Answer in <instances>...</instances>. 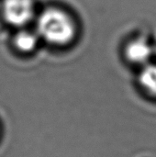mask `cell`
I'll return each instance as SVG.
<instances>
[{"mask_svg": "<svg viewBox=\"0 0 156 157\" xmlns=\"http://www.w3.org/2000/svg\"><path fill=\"white\" fill-rule=\"evenodd\" d=\"M38 30L48 42L55 45L69 43L74 36V25L70 17L62 10H45L38 20Z\"/></svg>", "mask_w": 156, "mask_h": 157, "instance_id": "1", "label": "cell"}, {"mask_svg": "<svg viewBox=\"0 0 156 157\" xmlns=\"http://www.w3.org/2000/svg\"><path fill=\"white\" fill-rule=\"evenodd\" d=\"M34 8L31 0H5L3 13L6 20L14 26L28 23L33 16Z\"/></svg>", "mask_w": 156, "mask_h": 157, "instance_id": "2", "label": "cell"}, {"mask_svg": "<svg viewBox=\"0 0 156 157\" xmlns=\"http://www.w3.org/2000/svg\"><path fill=\"white\" fill-rule=\"evenodd\" d=\"M37 44L36 37L27 31H21L15 37V45L16 47L23 52H31Z\"/></svg>", "mask_w": 156, "mask_h": 157, "instance_id": "3", "label": "cell"}, {"mask_svg": "<svg viewBox=\"0 0 156 157\" xmlns=\"http://www.w3.org/2000/svg\"><path fill=\"white\" fill-rule=\"evenodd\" d=\"M128 58L132 62H142L143 59L146 58L148 54V51L146 49V46L141 42L136 41L131 43L126 51Z\"/></svg>", "mask_w": 156, "mask_h": 157, "instance_id": "4", "label": "cell"}, {"mask_svg": "<svg viewBox=\"0 0 156 157\" xmlns=\"http://www.w3.org/2000/svg\"><path fill=\"white\" fill-rule=\"evenodd\" d=\"M141 83L148 92L156 95V66H150L143 72Z\"/></svg>", "mask_w": 156, "mask_h": 157, "instance_id": "5", "label": "cell"}]
</instances>
